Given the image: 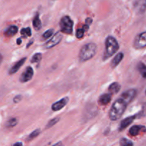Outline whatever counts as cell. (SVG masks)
I'll use <instances>...</instances> for the list:
<instances>
[{"label": "cell", "instance_id": "30bf717a", "mask_svg": "<svg viewBox=\"0 0 146 146\" xmlns=\"http://www.w3.org/2000/svg\"><path fill=\"white\" fill-rule=\"evenodd\" d=\"M134 9L138 14H143L146 9V0H136L134 3Z\"/></svg>", "mask_w": 146, "mask_h": 146}, {"label": "cell", "instance_id": "6da1fadb", "mask_svg": "<svg viewBox=\"0 0 146 146\" xmlns=\"http://www.w3.org/2000/svg\"><path fill=\"white\" fill-rule=\"evenodd\" d=\"M128 103L123 99L122 98H120L117 99L115 102L113 104L111 109L109 111V118L111 121H117L121 118L125 112V109L128 106Z\"/></svg>", "mask_w": 146, "mask_h": 146}, {"label": "cell", "instance_id": "52a82bcc", "mask_svg": "<svg viewBox=\"0 0 146 146\" xmlns=\"http://www.w3.org/2000/svg\"><path fill=\"white\" fill-rule=\"evenodd\" d=\"M33 76H34V69H33L32 67H27L25 71L22 73V74L20 76V82L22 83V84L28 82V81H29L32 78Z\"/></svg>", "mask_w": 146, "mask_h": 146}, {"label": "cell", "instance_id": "484cf974", "mask_svg": "<svg viewBox=\"0 0 146 146\" xmlns=\"http://www.w3.org/2000/svg\"><path fill=\"white\" fill-rule=\"evenodd\" d=\"M85 32H86V31L85 29H84V27L81 29H78L76 30V36L77 38H83Z\"/></svg>", "mask_w": 146, "mask_h": 146}, {"label": "cell", "instance_id": "7402d4cb", "mask_svg": "<svg viewBox=\"0 0 146 146\" xmlns=\"http://www.w3.org/2000/svg\"><path fill=\"white\" fill-rule=\"evenodd\" d=\"M42 59V54L41 53H36L32 56L31 59V63H40Z\"/></svg>", "mask_w": 146, "mask_h": 146}, {"label": "cell", "instance_id": "ffe728a7", "mask_svg": "<svg viewBox=\"0 0 146 146\" xmlns=\"http://www.w3.org/2000/svg\"><path fill=\"white\" fill-rule=\"evenodd\" d=\"M18 123V120L16 118H11L6 123V127L8 128H13V127L16 126Z\"/></svg>", "mask_w": 146, "mask_h": 146}, {"label": "cell", "instance_id": "277c9868", "mask_svg": "<svg viewBox=\"0 0 146 146\" xmlns=\"http://www.w3.org/2000/svg\"><path fill=\"white\" fill-rule=\"evenodd\" d=\"M59 25L61 32L66 34H72L74 21L68 16H64L61 19Z\"/></svg>", "mask_w": 146, "mask_h": 146}, {"label": "cell", "instance_id": "7a4b0ae2", "mask_svg": "<svg viewBox=\"0 0 146 146\" xmlns=\"http://www.w3.org/2000/svg\"><path fill=\"white\" fill-rule=\"evenodd\" d=\"M105 52L104 55V60H106L114 55L119 49V44L115 37L108 36L106 39Z\"/></svg>", "mask_w": 146, "mask_h": 146}, {"label": "cell", "instance_id": "7c38bea8", "mask_svg": "<svg viewBox=\"0 0 146 146\" xmlns=\"http://www.w3.org/2000/svg\"><path fill=\"white\" fill-rule=\"evenodd\" d=\"M26 60H27V57H24V58H21L19 61H18L17 62H16L15 64H14V65L11 67V68H10L9 71V74L10 75H12V74H16V73H17V71L20 69V68H21V67L24 65V64L25 63Z\"/></svg>", "mask_w": 146, "mask_h": 146}, {"label": "cell", "instance_id": "8992f818", "mask_svg": "<svg viewBox=\"0 0 146 146\" xmlns=\"http://www.w3.org/2000/svg\"><path fill=\"white\" fill-rule=\"evenodd\" d=\"M62 38H63V36L61 33L60 32L56 33V34L53 36L52 38H51V39L48 40V41L44 44V47L45 48H46V49L53 48V47H54L55 46L58 45V44L61 42Z\"/></svg>", "mask_w": 146, "mask_h": 146}, {"label": "cell", "instance_id": "ac0fdd59", "mask_svg": "<svg viewBox=\"0 0 146 146\" xmlns=\"http://www.w3.org/2000/svg\"><path fill=\"white\" fill-rule=\"evenodd\" d=\"M32 24H33V27H34V28L35 29V30H36V31H38V30H39L40 29H41V21L39 19V15H38V13L36 14L35 17H34V19H33Z\"/></svg>", "mask_w": 146, "mask_h": 146}, {"label": "cell", "instance_id": "ba28073f", "mask_svg": "<svg viewBox=\"0 0 146 146\" xmlns=\"http://www.w3.org/2000/svg\"><path fill=\"white\" fill-rule=\"evenodd\" d=\"M69 101V98L68 97H64V98L60 99L58 101H56V103L52 104L51 106V110L53 111H58L62 109L63 108L67 105Z\"/></svg>", "mask_w": 146, "mask_h": 146}, {"label": "cell", "instance_id": "4316f807", "mask_svg": "<svg viewBox=\"0 0 146 146\" xmlns=\"http://www.w3.org/2000/svg\"><path fill=\"white\" fill-rule=\"evenodd\" d=\"M120 145L122 146H127V145H133V143L130 140L127 138H122L120 141Z\"/></svg>", "mask_w": 146, "mask_h": 146}, {"label": "cell", "instance_id": "4fadbf2b", "mask_svg": "<svg viewBox=\"0 0 146 146\" xmlns=\"http://www.w3.org/2000/svg\"><path fill=\"white\" fill-rule=\"evenodd\" d=\"M146 132V128L143 125H133L129 129V134L131 136H136L140 133Z\"/></svg>", "mask_w": 146, "mask_h": 146}, {"label": "cell", "instance_id": "603a6c76", "mask_svg": "<svg viewBox=\"0 0 146 146\" xmlns=\"http://www.w3.org/2000/svg\"><path fill=\"white\" fill-rule=\"evenodd\" d=\"M21 34L23 35V37H29L31 36V30L30 27H27V28H23L21 30Z\"/></svg>", "mask_w": 146, "mask_h": 146}, {"label": "cell", "instance_id": "3957f363", "mask_svg": "<svg viewBox=\"0 0 146 146\" xmlns=\"http://www.w3.org/2000/svg\"><path fill=\"white\" fill-rule=\"evenodd\" d=\"M97 51V46L94 43H88L85 44L79 51V60L81 62H85L91 59L95 56Z\"/></svg>", "mask_w": 146, "mask_h": 146}, {"label": "cell", "instance_id": "cb8c5ba5", "mask_svg": "<svg viewBox=\"0 0 146 146\" xmlns=\"http://www.w3.org/2000/svg\"><path fill=\"white\" fill-rule=\"evenodd\" d=\"M54 30L53 29H50L46 30V31L42 35L43 39L46 40V39H48V38H49L50 37L52 36L53 34H54Z\"/></svg>", "mask_w": 146, "mask_h": 146}, {"label": "cell", "instance_id": "5bb4252c", "mask_svg": "<svg viewBox=\"0 0 146 146\" xmlns=\"http://www.w3.org/2000/svg\"><path fill=\"white\" fill-rule=\"evenodd\" d=\"M123 57H124L123 53L120 52V53H118V54H117L116 55L114 56V58H113L112 61H111V68H115V67H116L117 66H118V64L121 62V61L123 60Z\"/></svg>", "mask_w": 146, "mask_h": 146}, {"label": "cell", "instance_id": "8fae6325", "mask_svg": "<svg viewBox=\"0 0 146 146\" xmlns=\"http://www.w3.org/2000/svg\"><path fill=\"white\" fill-rule=\"evenodd\" d=\"M137 115H132V116H128L127 118H125V119L123 120L121 122V124L119 125V131H123L125 128H126L127 127L129 126L131 123L134 121V120L136 118Z\"/></svg>", "mask_w": 146, "mask_h": 146}, {"label": "cell", "instance_id": "4dcf8cb0", "mask_svg": "<svg viewBox=\"0 0 146 146\" xmlns=\"http://www.w3.org/2000/svg\"><path fill=\"white\" fill-rule=\"evenodd\" d=\"M14 145H22V143H16L14 144Z\"/></svg>", "mask_w": 146, "mask_h": 146}, {"label": "cell", "instance_id": "1f68e13d", "mask_svg": "<svg viewBox=\"0 0 146 146\" xmlns=\"http://www.w3.org/2000/svg\"><path fill=\"white\" fill-rule=\"evenodd\" d=\"M32 43H33V41H30L29 42V44H28V45L27 46V48H28V47H29L31 45V44H32Z\"/></svg>", "mask_w": 146, "mask_h": 146}, {"label": "cell", "instance_id": "9c48e42d", "mask_svg": "<svg viewBox=\"0 0 146 146\" xmlns=\"http://www.w3.org/2000/svg\"><path fill=\"white\" fill-rule=\"evenodd\" d=\"M137 91L135 89H129L126 91L125 92L123 93L121 95V98L125 100L128 104L131 102H132L133 100L136 96Z\"/></svg>", "mask_w": 146, "mask_h": 146}, {"label": "cell", "instance_id": "2e32d148", "mask_svg": "<svg viewBox=\"0 0 146 146\" xmlns=\"http://www.w3.org/2000/svg\"><path fill=\"white\" fill-rule=\"evenodd\" d=\"M121 85L120 84H118V82H113L108 87V91H109L110 94H116L119 92V91L121 90Z\"/></svg>", "mask_w": 146, "mask_h": 146}, {"label": "cell", "instance_id": "d6a6232c", "mask_svg": "<svg viewBox=\"0 0 146 146\" xmlns=\"http://www.w3.org/2000/svg\"><path fill=\"white\" fill-rule=\"evenodd\" d=\"M145 94H146V91H145Z\"/></svg>", "mask_w": 146, "mask_h": 146}, {"label": "cell", "instance_id": "d6986e66", "mask_svg": "<svg viewBox=\"0 0 146 146\" xmlns=\"http://www.w3.org/2000/svg\"><path fill=\"white\" fill-rule=\"evenodd\" d=\"M138 71L140 72L141 75L142 76L143 78H145L146 79V65L144 64L143 63L140 62L138 64Z\"/></svg>", "mask_w": 146, "mask_h": 146}, {"label": "cell", "instance_id": "d4e9b609", "mask_svg": "<svg viewBox=\"0 0 146 146\" xmlns=\"http://www.w3.org/2000/svg\"><path fill=\"white\" fill-rule=\"evenodd\" d=\"M59 120L60 118H58V117H56V118L50 120V121L48 122V123H47L46 126V129H48V128H51V127L54 126V125H56V124L59 121Z\"/></svg>", "mask_w": 146, "mask_h": 146}, {"label": "cell", "instance_id": "e0dca14e", "mask_svg": "<svg viewBox=\"0 0 146 146\" xmlns=\"http://www.w3.org/2000/svg\"><path fill=\"white\" fill-rule=\"evenodd\" d=\"M18 31V27L17 26H10L9 28H7L6 29L5 32H4V34H5L6 36L7 37H10V36H13L15 35L16 34Z\"/></svg>", "mask_w": 146, "mask_h": 146}, {"label": "cell", "instance_id": "9a60e30c", "mask_svg": "<svg viewBox=\"0 0 146 146\" xmlns=\"http://www.w3.org/2000/svg\"><path fill=\"white\" fill-rule=\"evenodd\" d=\"M111 94H104L100 96L98 102L101 105L106 106L111 102Z\"/></svg>", "mask_w": 146, "mask_h": 146}, {"label": "cell", "instance_id": "f546056e", "mask_svg": "<svg viewBox=\"0 0 146 146\" xmlns=\"http://www.w3.org/2000/svg\"><path fill=\"white\" fill-rule=\"evenodd\" d=\"M17 44H21V38H18V39L17 40Z\"/></svg>", "mask_w": 146, "mask_h": 146}, {"label": "cell", "instance_id": "83f0119b", "mask_svg": "<svg viewBox=\"0 0 146 146\" xmlns=\"http://www.w3.org/2000/svg\"><path fill=\"white\" fill-rule=\"evenodd\" d=\"M21 99H22V96H21V95H17L14 97L13 101H14V104H18V103H19L20 101H21Z\"/></svg>", "mask_w": 146, "mask_h": 146}, {"label": "cell", "instance_id": "f1b7e54d", "mask_svg": "<svg viewBox=\"0 0 146 146\" xmlns=\"http://www.w3.org/2000/svg\"><path fill=\"white\" fill-rule=\"evenodd\" d=\"M92 19L91 18H87L86 19V24H88V25H91V24H92Z\"/></svg>", "mask_w": 146, "mask_h": 146}, {"label": "cell", "instance_id": "44dd1931", "mask_svg": "<svg viewBox=\"0 0 146 146\" xmlns=\"http://www.w3.org/2000/svg\"><path fill=\"white\" fill-rule=\"evenodd\" d=\"M40 133H41V130H40L39 128L35 130V131H34L32 133H31L29 135L28 138H27V141H32L33 139H34L35 138H36V137L39 135Z\"/></svg>", "mask_w": 146, "mask_h": 146}, {"label": "cell", "instance_id": "5b68a950", "mask_svg": "<svg viewBox=\"0 0 146 146\" xmlns=\"http://www.w3.org/2000/svg\"><path fill=\"white\" fill-rule=\"evenodd\" d=\"M133 46L136 49H141L146 47V31L141 33L135 37Z\"/></svg>", "mask_w": 146, "mask_h": 146}]
</instances>
